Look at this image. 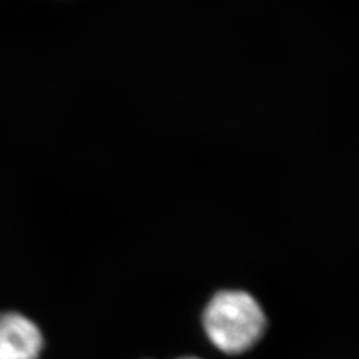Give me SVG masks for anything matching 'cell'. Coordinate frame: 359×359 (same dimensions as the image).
Instances as JSON below:
<instances>
[{
    "label": "cell",
    "mask_w": 359,
    "mask_h": 359,
    "mask_svg": "<svg viewBox=\"0 0 359 359\" xmlns=\"http://www.w3.org/2000/svg\"><path fill=\"white\" fill-rule=\"evenodd\" d=\"M43 335L38 325L20 311H0V359H38Z\"/></svg>",
    "instance_id": "7a4b0ae2"
},
{
    "label": "cell",
    "mask_w": 359,
    "mask_h": 359,
    "mask_svg": "<svg viewBox=\"0 0 359 359\" xmlns=\"http://www.w3.org/2000/svg\"><path fill=\"white\" fill-rule=\"evenodd\" d=\"M180 359H199V358H195V356H184V358H180Z\"/></svg>",
    "instance_id": "3957f363"
},
{
    "label": "cell",
    "mask_w": 359,
    "mask_h": 359,
    "mask_svg": "<svg viewBox=\"0 0 359 359\" xmlns=\"http://www.w3.org/2000/svg\"><path fill=\"white\" fill-rule=\"evenodd\" d=\"M204 330L219 351L240 355L262 339L266 318L259 302L244 290H220L205 307Z\"/></svg>",
    "instance_id": "6da1fadb"
}]
</instances>
